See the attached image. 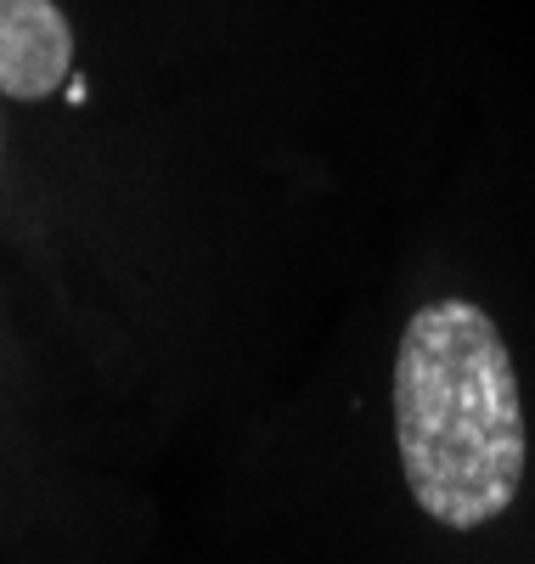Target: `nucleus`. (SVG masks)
Segmentation results:
<instances>
[{
	"label": "nucleus",
	"instance_id": "f03ea898",
	"mask_svg": "<svg viewBox=\"0 0 535 564\" xmlns=\"http://www.w3.org/2000/svg\"><path fill=\"white\" fill-rule=\"evenodd\" d=\"M74 68V29L57 0H0V97L40 102Z\"/></svg>",
	"mask_w": 535,
	"mask_h": 564
},
{
	"label": "nucleus",
	"instance_id": "f257e3e1",
	"mask_svg": "<svg viewBox=\"0 0 535 564\" xmlns=\"http://www.w3.org/2000/svg\"><path fill=\"white\" fill-rule=\"evenodd\" d=\"M395 441L417 508L446 531L502 520L524 486V395L496 322L423 305L395 350Z\"/></svg>",
	"mask_w": 535,
	"mask_h": 564
}]
</instances>
